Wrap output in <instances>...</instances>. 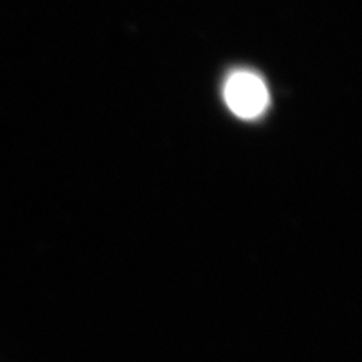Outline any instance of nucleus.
Masks as SVG:
<instances>
[{
    "instance_id": "nucleus-1",
    "label": "nucleus",
    "mask_w": 362,
    "mask_h": 362,
    "mask_svg": "<svg viewBox=\"0 0 362 362\" xmlns=\"http://www.w3.org/2000/svg\"><path fill=\"white\" fill-rule=\"evenodd\" d=\"M225 101L238 117L253 119L265 111L269 90L255 72L237 71L225 84Z\"/></svg>"
}]
</instances>
